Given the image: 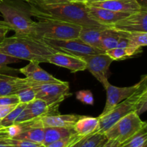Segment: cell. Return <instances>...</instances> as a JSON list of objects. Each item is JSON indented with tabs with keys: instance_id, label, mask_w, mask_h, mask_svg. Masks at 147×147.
Listing matches in <instances>:
<instances>
[{
	"instance_id": "ba28073f",
	"label": "cell",
	"mask_w": 147,
	"mask_h": 147,
	"mask_svg": "<svg viewBox=\"0 0 147 147\" xmlns=\"http://www.w3.org/2000/svg\"><path fill=\"white\" fill-rule=\"evenodd\" d=\"M44 40L48 46L57 52H63L67 54L73 55L78 57H86L92 55L104 53L105 51L96 48L92 47L81 41L80 39H69V40Z\"/></svg>"
},
{
	"instance_id": "ee69618b",
	"label": "cell",
	"mask_w": 147,
	"mask_h": 147,
	"mask_svg": "<svg viewBox=\"0 0 147 147\" xmlns=\"http://www.w3.org/2000/svg\"><path fill=\"white\" fill-rule=\"evenodd\" d=\"M111 1V0H88L86 3H92V2H100V1Z\"/></svg>"
},
{
	"instance_id": "52a82bcc",
	"label": "cell",
	"mask_w": 147,
	"mask_h": 147,
	"mask_svg": "<svg viewBox=\"0 0 147 147\" xmlns=\"http://www.w3.org/2000/svg\"><path fill=\"white\" fill-rule=\"evenodd\" d=\"M36 92V98L45 101L47 105L57 109L65 98L72 95L69 83L60 82L57 83L37 84L33 86Z\"/></svg>"
},
{
	"instance_id": "83f0119b",
	"label": "cell",
	"mask_w": 147,
	"mask_h": 147,
	"mask_svg": "<svg viewBox=\"0 0 147 147\" xmlns=\"http://www.w3.org/2000/svg\"><path fill=\"white\" fill-rule=\"evenodd\" d=\"M27 104L23 103H19L17 105V106L7 115L4 118H3L1 121H0V125L4 128H7V127L9 126V125H12L14 123H17V120H18L19 116H20V113L22 111L24 110V108L26 107Z\"/></svg>"
},
{
	"instance_id": "30bf717a",
	"label": "cell",
	"mask_w": 147,
	"mask_h": 147,
	"mask_svg": "<svg viewBox=\"0 0 147 147\" xmlns=\"http://www.w3.org/2000/svg\"><path fill=\"white\" fill-rule=\"evenodd\" d=\"M142 81H143V76L141 78L140 81L136 84L132 86H124V87L116 86L110 84L106 89V101L104 109L98 117L103 116L107 114L118 104L129 97L134 92L137 90L138 88L142 84Z\"/></svg>"
},
{
	"instance_id": "e0dca14e",
	"label": "cell",
	"mask_w": 147,
	"mask_h": 147,
	"mask_svg": "<svg viewBox=\"0 0 147 147\" xmlns=\"http://www.w3.org/2000/svg\"><path fill=\"white\" fill-rule=\"evenodd\" d=\"M27 86H31V82L26 78L0 74V96L16 95L17 91Z\"/></svg>"
},
{
	"instance_id": "7c38bea8",
	"label": "cell",
	"mask_w": 147,
	"mask_h": 147,
	"mask_svg": "<svg viewBox=\"0 0 147 147\" xmlns=\"http://www.w3.org/2000/svg\"><path fill=\"white\" fill-rule=\"evenodd\" d=\"M47 63L65 68L73 73L86 70V63L83 58L63 52L53 53L47 59Z\"/></svg>"
},
{
	"instance_id": "f546056e",
	"label": "cell",
	"mask_w": 147,
	"mask_h": 147,
	"mask_svg": "<svg viewBox=\"0 0 147 147\" xmlns=\"http://www.w3.org/2000/svg\"><path fill=\"white\" fill-rule=\"evenodd\" d=\"M16 95L18 97L20 103L27 104L36 99L35 89L32 86H27L20 89L17 91Z\"/></svg>"
},
{
	"instance_id": "ac0fdd59",
	"label": "cell",
	"mask_w": 147,
	"mask_h": 147,
	"mask_svg": "<svg viewBox=\"0 0 147 147\" xmlns=\"http://www.w3.org/2000/svg\"><path fill=\"white\" fill-rule=\"evenodd\" d=\"M82 115L75 114L67 115H50L40 118V120L44 128L47 127H73Z\"/></svg>"
},
{
	"instance_id": "d4e9b609",
	"label": "cell",
	"mask_w": 147,
	"mask_h": 147,
	"mask_svg": "<svg viewBox=\"0 0 147 147\" xmlns=\"http://www.w3.org/2000/svg\"><path fill=\"white\" fill-rule=\"evenodd\" d=\"M140 52L131 48H115L105 51V53L109 56L113 61H122L129 59L135 55L138 54Z\"/></svg>"
},
{
	"instance_id": "7402d4cb",
	"label": "cell",
	"mask_w": 147,
	"mask_h": 147,
	"mask_svg": "<svg viewBox=\"0 0 147 147\" xmlns=\"http://www.w3.org/2000/svg\"><path fill=\"white\" fill-rule=\"evenodd\" d=\"M76 133L73 127H47L45 128V138L42 144L46 146L55 141Z\"/></svg>"
},
{
	"instance_id": "484cf974",
	"label": "cell",
	"mask_w": 147,
	"mask_h": 147,
	"mask_svg": "<svg viewBox=\"0 0 147 147\" xmlns=\"http://www.w3.org/2000/svg\"><path fill=\"white\" fill-rule=\"evenodd\" d=\"M144 128L120 147H147V130Z\"/></svg>"
},
{
	"instance_id": "ffe728a7",
	"label": "cell",
	"mask_w": 147,
	"mask_h": 147,
	"mask_svg": "<svg viewBox=\"0 0 147 147\" xmlns=\"http://www.w3.org/2000/svg\"><path fill=\"white\" fill-rule=\"evenodd\" d=\"M98 118L82 115L81 118L73 125V129L78 135L86 136L98 132Z\"/></svg>"
},
{
	"instance_id": "4fadbf2b",
	"label": "cell",
	"mask_w": 147,
	"mask_h": 147,
	"mask_svg": "<svg viewBox=\"0 0 147 147\" xmlns=\"http://www.w3.org/2000/svg\"><path fill=\"white\" fill-rule=\"evenodd\" d=\"M86 8H87L88 14L92 20L99 24L107 26V27H110L115 22L131 14L129 12L111 11V10H106V9L92 7L88 4H86Z\"/></svg>"
},
{
	"instance_id": "c3c4849f",
	"label": "cell",
	"mask_w": 147,
	"mask_h": 147,
	"mask_svg": "<svg viewBox=\"0 0 147 147\" xmlns=\"http://www.w3.org/2000/svg\"><path fill=\"white\" fill-rule=\"evenodd\" d=\"M1 1V0H0V1Z\"/></svg>"
},
{
	"instance_id": "9c48e42d",
	"label": "cell",
	"mask_w": 147,
	"mask_h": 147,
	"mask_svg": "<svg viewBox=\"0 0 147 147\" xmlns=\"http://www.w3.org/2000/svg\"><path fill=\"white\" fill-rule=\"evenodd\" d=\"M83 59L86 63V69L106 89L110 84L109 82V68L113 61L105 53L86 56Z\"/></svg>"
},
{
	"instance_id": "1f68e13d",
	"label": "cell",
	"mask_w": 147,
	"mask_h": 147,
	"mask_svg": "<svg viewBox=\"0 0 147 147\" xmlns=\"http://www.w3.org/2000/svg\"><path fill=\"white\" fill-rule=\"evenodd\" d=\"M79 136L80 135H78L77 133L73 134V135H70L68 137H66V138H62V139L58 140V141H55V142L46 146L45 147H67L72 142H73L75 140L77 139Z\"/></svg>"
},
{
	"instance_id": "60d3db41",
	"label": "cell",
	"mask_w": 147,
	"mask_h": 147,
	"mask_svg": "<svg viewBox=\"0 0 147 147\" xmlns=\"http://www.w3.org/2000/svg\"><path fill=\"white\" fill-rule=\"evenodd\" d=\"M0 147H14L9 141V138H4L0 139Z\"/></svg>"
},
{
	"instance_id": "2e32d148",
	"label": "cell",
	"mask_w": 147,
	"mask_h": 147,
	"mask_svg": "<svg viewBox=\"0 0 147 147\" xmlns=\"http://www.w3.org/2000/svg\"><path fill=\"white\" fill-rule=\"evenodd\" d=\"M19 123H21L22 126V132L14 139L27 140L37 144H43L45 128L42 125L40 118H34L29 121Z\"/></svg>"
},
{
	"instance_id": "f35d334b",
	"label": "cell",
	"mask_w": 147,
	"mask_h": 147,
	"mask_svg": "<svg viewBox=\"0 0 147 147\" xmlns=\"http://www.w3.org/2000/svg\"><path fill=\"white\" fill-rule=\"evenodd\" d=\"M35 1L44 4H59V3L69 2L68 0H35Z\"/></svg>"
},
{
	"instance_id": "8fae6325",
	"label": "cell",
	"mask_w": 147,
	"mask_h": 147,
	"mask_svg": "<svg viewBox=\"0 0 147 147\" xmlns=\"http://www.w3.org/2000/svg\"><path fill=\"white\" fill-rule=\"evenodd\" d=\"M109 27L121 31L146 32L147 33V10L142 9L138 12L131 13L127 17L116 22Z\"/></svg>"
},
{
	"instance_id": "5bb4252c",
	"label": "cell",
	"mask_w": 147,
	"mask_h": 147,
	"mask_svg": "<svg viewBox=\"0 0 147 147\" xmlns=\"http://www.w3.org/2000/svg\"><path fill=\"white\" fill-rule=\"evenodd\" d=\"M19 71L22 74L26 79L35 83H57L62 82L53 75L49 74L40 66L37 61H29L28 64L19 69Z\"/></svg>"
},
{
	"instance_id": "7bdbcfd3",
	"label": "cell",
	"mask_w": 147,
	"mask_h": 147,
	"mask_svg": "<svg viewBox=\"0 0 147 147\" xmlns=\"http://www.w3.org/2000/svg\"><path fill=\"white\" fill-rule=\"evenodd\" d=\"M68 1L73 3H86L88 0H68Z\"/></svg>"
},
{
	"instance_id": "b9f144b4",
	"label": "cell",
	"mask_w": 147,
	"mask_h": 147,
	"mask_svg": "<svg viewBox=\"0 0 147 147\" xmlns=\"http://www.w3.org/2000/svg\"><path fill=\"white\" fill-rule=\"evenodd\" d=\"M4 138H8L7 134V131H6V128H0V139Z\"/></svg>"
},
{
	"instance_id": "836d02e7",
	"label": "cell",
	"mask_w": 147,
	"mask_h": 147,
	"mask_svg": "<svg viewBox=\"0 0 147 147\" xmlns=\"http://www.w3.org/2000/svg\"><path fill=\"white\" fill-rule=\"evenodd\" d=\"M7 136L9 138H15L22 132V126L21 123H14L6 128Z\"/></svg>"
},
{
	"instance_id": "7dc6e473",
	"label": "cell",
	"mask_w": 147,
	"mask_h": 147,
	"mask_svg": "<svg viewBox=\"0 0 147 147\" xmlns=\"http://www.w3.org/2000/svg\"><path fill=\"white\" fill-rule=\"evenodd\" d=\"M42 147H45V146H42Z\"/></svg>"
},
{
	"instance_id": "d590c367",
	"label": "cell",
	"mask_w": 147,
	"mask_h": 147,
	"mask_svg": "<svg viewBox=\"0 0 147 147\" xmlns=\"http://www.w3.org/2000/svg\"><path fill=\"white\" fill-rule=\"evenodd\" d=\"M18 105V104H17ZM17 105H2L0 106V121L5 118L15 107Z\"/></svg>"
},
{
	"instance_id": "cb8c5ba5",
	"label": "cell",
	"mask_w": 147,
	"mask_h": 147,
	"mask_svg": "<svg viewBox=\"0 0 147 147\" xmlns=\"http://www.w3.org/2000/svg\"><path fill=\"white\" fill-rule=\"evenodd\" d=\"M129 45L128 47L142 51V48L147 45V33L146 32H133L128 33Z\"/></svg>"
},
{
	"instance_id": "9a60e30c",
	"label": "cell",
	"mask_w": 147,
	"mask_h": 147,
	"mask_svg": "<svg viewBox=\"0 0 147 147\" xmlns=\"http://www.w3.org/2000/svg\"><path fill=\"white\" fill-rule=\"evenodd\" d=\"M86 4L92 7L106 9L119 12L133 13L142 10L144 8H146V7L142 6L138 0H111Z\"/></svg>"
},
{
	"instance_id": "681fc988",
	"label": "cell",
	"mask_w": 147,
	"mask_h": 147,
	"mask_svg": "<svg viewBox=\"0 0 147 147\" xmlns=\"http://www.w3.org/2000/svg\"></svg>"
},
{
	"instance_id": "d6986e66",
	"label": "cell",
	"mask_w": 147,
	"mask_h": 147,
	"mask_svg": "<svg viewBox=\"0 0 147 147\" xmlns=\"http://www.w3.org/2000/svg\"><path fill=\"white\" fill-rule=\"evenodd\" d=\"M106 28L107 27H82L78 38L92 47L100 49L102 34Z\"/></svg>"
},
{
	"instance_id": "277c9868",
	"label": "cell",
	"mask_w": 147,
	"mask_h": 147,
	"mask_svg": "<svg viewBox=\"0 0 147 147\" xmlns=\"http://www.w3.org/2000/svg\"><path fill=\"white\" fill-rule=\"evenodd\" d=\"M147 95V76L144 75L143 81L137 90L129 97L115 106L110 112L99 118L98 132L104 133L112 125L126 115L134 111H136L140 101Z\"/></svg>"
},
{
	"instance_id": "d6a6232c",
	"label": "cell",
	"mask_w": 147,
	"mask_h": 147,
	"mask_svg": "<svg viewBox=\"0 0 147 147\" xmlns=\"http://www.w3.org/2000/svg\"><path fill=\"white\" fill-rule=\"evenodd\" d=\"M9 141L14 147H42L43 146L42 144H37V143L32 142L27 140L9 138Z\"/></svg>"
},
{
	"instance_id": "f1b7e54d",
	"label": "cell",
	"mask_w": 147,
	"mask_h": 147,
	"mask_svg": "<svg viewBox=\"0 0 147 147\" xmlns=\"http://www.w3.org/2000/svg\"><path fill=\"white\" fill-rule=\"evenodd\" d=\"M20 61V59L17 58H14L0 52V74H12L19 71V70L9 67L8 65L10 63H18Z\"/></svg>"
},
{
	"instance_id": "44dd1931",
	"label": "cell",
	"mask_w": 147,
	"mask_h": 147,
	"mask_svg": "<svg viewBox=\"0 0 147 147\" xmlns=\"http://www.w3.org/2000/svg\"><path fill=\"white\" fill-rule=\"evenodd\" d=\"M27 109L32 119L40 118L46 115H55V112H57V109L52 108L47 105L45 101L37 98L27 104Z\"/></svg>"
},
{
	"instance_id": "8992f818",
	"label": "cell",
	"mask_w": 147,
	"mask_h": 147,
	"mask_svg": "<svg viewBox=\"0 0 147 147\" xmlns=\"http://www.w3.org/2000/svg\"><path fill=\"white\" fill-rule=\"evenodd\" d=\"M146 127V122L142 120L136 111H134L113 124L104 134L108 140H113L122 144Z\"/></svg>"
},
{
	"instance_id": "e575fe53",
	"label": "cell",
	"mask_w": 147,
	"mask_h": 147,
	"mask_svg": "<svg viewBox=\"0 0 147 147\" xmlns=\"http://www.w3.org/2000/svg\"><path fill=\"white\" fill-rule=\"evenodd\" d=\"M20 103L17 95L0 96V106L2 105H13Z\"/></svg>"
},
{
	"instance_id": "4dcf8cb0",
	"label": "cell",
	"mask_w": 147,
	"mask_h": 147,
	"mask_svg": "<svg viewBox=\"0 0 147 147\" xmlns=\"http://www.w3.org/2000/svg\"><path fill=\"white\" fill-rule=\"evenodd\" d=\"M76 99L86 105H93L94 104L93 95L90 90L88 89H83L76 92Z\"/></svg>"
},
{
	"instance_id": "6da1fadb",
	"label": "cell",
	"mask_w": 147,
	"mask_h": 147,
	"mask_svg": "<svg viewBox=\"0 0 147 147\" xmlns=\"http://www.w3.org/2000/svg\"><path fill=\"white\" fill-rule=\"evenodd\" d=\"M27 3L31 16L37 20H60L81 27H109L96 22L89 17L86 3L44 4L35 0H29Z\"/></svg>"
},
{
	"instance_id": "5b68a950",
	"label": "cell",
	"mask_w": 147,
	"mask_h": 147,
	"mask_svg": "<svg viewBox=\"0 0 147 147\" xmlns=\"http://www.w3.org/2000/svg\"><path fill=\"white\" fill-rule=\"evenodd\" d=\"M81 26L55 20H38L33 24V36L47 40L78 38Z\"/></svg>"
},
{
	"instance_id": "f6af8a7d",
	"label": "cell",
	"mask_w": 147,
	"mask_h": 147,
	"mask_svg": "<svg viewBox=\"0 0 147 147\" xmlns=\"http://www.w3.org/2000/svg\"><path fill=\"white\" fill-rule=\"evenodd\" d=\"M22 1H26V2H28L29 0H22Z\"/></svg>"
},
{
	"instance_id": "4316f807",
	"label": "cell",
	"mask_w": 147,
	"mask_h": 147,
	"mask_svg": "<svg viewBox=\"0 0 147 147\" xmlns=\"http://www.w3.org/2000/svg\"><path fill=\"white\" fill-rule=\"evenodd\" d=\"M108 141L104 133L96 132L88 135L80 147H103Z\"/></svg>"
},
{
	"instance_id": "3957f363",
	"label": "cell",
	"mask_w": 147,
	"mask_h": 147,
	"mask_svg": "<svg viewBox=\"0 0 147 147\" xmlns=\"http://www.w3.org/2000/svg\"><path fill=\"white\" fill-rule=\"evenodd\" d=\"M0 13L10 28L17 35L33 36V24L30 7L11 0L0 1Z\"/></svg>"
},
{
	"instance_id": "bcb514c9",
	"label": "cell",
	"mask_w": 147,
	"mask_h": 147,
	"mask_svg": "<svg viewBox=\"0 0 147 147\" xmlns=\"http://www.w3.org/2000/svg\"><path fill=\"white\" fill-rule=\"evenodd\" d=\"M0 128H2V127H1V125H0Z\"/></svg>"
},
{
	"instance_id": "8d00e7d4",
	"label": "cell",
	"mask_w": 147,
	"mask_h": 147,
	"mask_svg": "<svg viewBox=\"0 0 147 147\" xmlns=\"http://www.w3.org/2000/svg\"><path fill=\"white\" fill-rule=\"evenodd\" d=\"M10 30V28L4 21L0 20V43L6 37L7 33Z\"/></svg>"
},
{
	"instance_id": "74e56055",
	"label": "cell",
	"mask_w": 147,
	"mask_h": 147,
	"mask_svg": "<svg viewBox=\"0 0 147 147\" xmlns=\"http://www.w3.org/2000/svg\"><path fill=\"white\" fill-rule=\"evenodd\" d=\"M88 136V135H86V136H81V135H80L77 139H76L73 142H72L67 147H80V145L83 144V141L86 140V138Z\"/></svg>"
},
{
	"instance_id": "7a4b0ae2",
	"label": "cell",
	"mask_w": 147,
	"mask_h": 147,
	"mask_svg": "<svg viewBox=\"0 0 147 147\" xmlns=\"http://www.w3.org/2000/svg\"><path fill=\"white\" fill-rule=\"evenodd\" d=\"M0 52L20 60L47 63V59L56 53L43 40L32 35L6 37L0 43Z\"/></svg>"
},
{
	"instance_id": "ab89813d",
	"label": "cell",
	"mask_w": 147,
	"mask_h": 147,
	"mask_svg": "<svg viewBox=\"0 0 147 147\" xmlns=\"http://www.w3.org/2000/svg\"><path fill=\"white\" fill-rule=\"evenodd\" d=\"M120 146L121 144L118 141H113V140H109L103 147H120Z\"/></svg>"
},
{
	"instance_id": "603a6c76",
	"label": "cell",
	"mask_w": 147,
	"mask_h": 147,
	"mask_svg": "<svg viewBox=\"0 0 147 147\" xmlns=\"http://www.w3.org/2000/svg\"><path fill=\"white\" fill-rule=\"evenodd\" d=\"M120 37V30H116L112 27H107L104 29L100 41V49L103 51H106L117 48Z\"/></svg>"
}]
</instances>
